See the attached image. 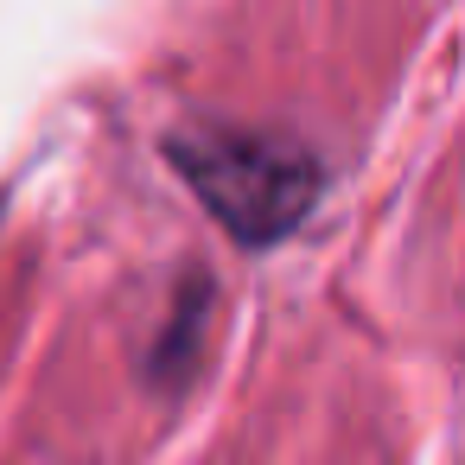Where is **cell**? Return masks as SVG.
<instances>
[{"label": "cell", "instance_id": "1", "mask_svg": "<svg viewBox=\"0 0 465 465\" xmlns=\"http://www.w3.org/2000/svg\"><path fill=\"white\" fill-rule=\"evenodd\" d=\"M185 185L211 204L217 223H230L242 242H274L287 236L312 198H319V166L312 153L274 141V134H242V128H204L173 147Z\"/></svg>", "mask_w": 465, "mask_h": 465}]
</instances>
